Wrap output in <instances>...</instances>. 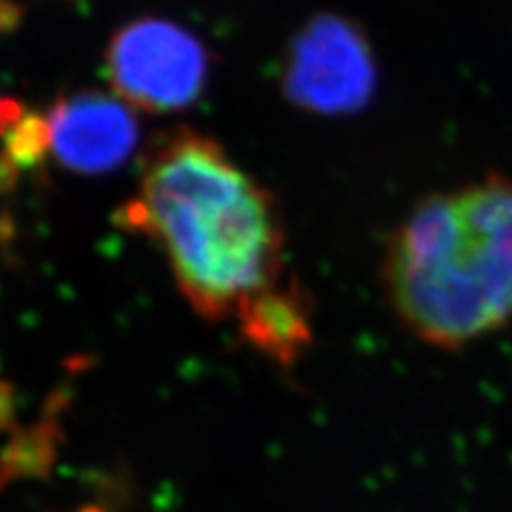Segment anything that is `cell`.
Returning <instances> with one entry per match:
<instances>
[{
    "instance_id": "5b68a950",
    "label": "cell",
    "mask_w": 512,
    "mask_h": 512,
    "mask_svg": "<svg viewBox=\"0 0 512 512\" xmlns=\"http://www.w3.org/2000/svg\"><path fill=\"white\" fill-rule=\"evenodd\" d=\"M50 156L75 173L118 169L139 141L133 109L101 90L64 94L45 114Z\"/></svg>"
},
{
    "instance_id": "8992f818",
    "label": "cell",
    "mask_w": 512,
    "mask_h": 512,
    "mask_svg": "<svg viewBox=\"0 0 512 512\" xmlns=\"http://www.w3.org/2000/svg\"><path fill=\"white\" fill-rule=\"evenodd\" d=\"M235 318L246 342L280 365H293L312 342V306L295 282L248 299Z\"/></svg>"
},
{
    "instance_id": "277c9868",
    "label": "cell",
    "mask_w": 512,
    "mask_h": 512,
    "mask_svg": "<svg viewBox=\"0 0 512 512\" xmlns=\"http://www.w3.org/2000/svg\"><path fill=\"white\" fill-rule=\"evenodd\" d=\"M376 82L370 41L342 15H314L295 32L286 50L282 92L288 103L310 114H355L370 103Z\"/></svg>"
},
{
    "instance_id": "6da1fadb",
    "label": "cell",
    "mask_w": 512,
    "mask_h": 512,
    "mask_svg": "<svg viewBox=\"0 0 512 512\" xmlns=\"http://www.w3.org/2000/svg\"><path fill=\"white\" fill-rule=\"evenodd\" d=\"M122 224L160 248L190 308L207 320L235 316L282 280L284 224L274 197L192 128L148 148Z\"/></svg>"
},
{
    "instance_id": "3957f363",
    "label": "cell",
    "mask_w": 512,
    "mask_h": 512,
    "mask_svg": "<svg viewBox=\"0 0 512 512\" xmlns=\"http://www.w3.org/2000/svg\"><path fill=\"white\" fill-rule=\"evenodd\" d=\"M105 77L124 103L171 114L195 105L210 79V54L180 24L139 18L120 26L105 47Z\"/></svg>"
},
{
    "instance_id": "7a4b0ae2",
    "label": "cell",
    "mask_w": 512,
    "mask_h": 512,
    "mask_svg": "<svg viewBox=\"0 0 512 512\" xmlns=\"http://www.w3.org/2000/svg\"><path fill=\"white\" fill-rule=\"evenodd\" d=\"M389 306L416 340L461 350L512 323V178L431 192L382 259Z\"/></svg>"
}]
</instances>
